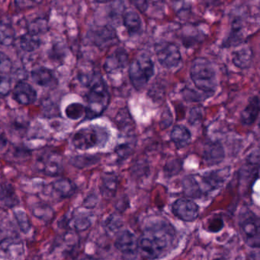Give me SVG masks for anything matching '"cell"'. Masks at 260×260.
<instances>
[{"mask_svg": "<svg viewBox=\"0 0 260 260\" xmlns=\"http://www.w3.org/2000/svg\"><path fill=\"white\" fill-rule=\"evenodd\" d=\"M175 228L163 218H157L146 224L138 238V251L150 260L162 259L176 247Z\"/></svg>", "mask_w": 260, "mask_h": 260, "instance_id": "1", "label": "cell"}, {"mask_svg": "<svg viewBox=\"0 0 260 260\" xmlns=\"http://www.w3.org/2000/svg\"><path fill=\"white\" fill-rule=\"evenodd\" d=\"M190 77L195 88L209 95H212L218 88L216 70L206 58L194 59L191 66Z\"/></svg>", "mask_w": 260, "mask_h": 260, "instance_id": "2", "label": "cell"}, {"mask_svg": "<svg viewBox=\"0 0 260 260\" xmlns=\"http://www.w3.org/2000/svg\"><path fill=\"white\" fill-rule=\"evenodd\" d=\"M90 85V91L87 94L85 117L93 119L105 112L109 105L110 94L106 83L99 75L93 76Z\"/></svg>", "mask_w": 260, "mask_h": 260, "instance_id": "3", "label": "cell"}, {"mask_svg": "<svg viewBox=\"0 0 260 260\" xmlns=\"http://www.w3.org/2000/svg\"><path fill=\"white\" fill-rule=\"evenodd\" d=\"M108 129L99 125H91L78 130L72 138V143L79 150L102 148L109 140Z\"/></svg>", "mask_w": 260, "mask_h": 260, "instance_id": "4", "label": "cell"}, {"mask_svg": "<svg viewBox=\"0 0 260 260\" xmlns=\"http://www.w3.org/2000/svg\"><path fill=\"white\" fill-rule=\"evenodd\" d=\"M129 79L136 90L147 86L154 74V63L148 53H140L130 64Z\"/></svg>", "mask_w": 260, "mask_h": 260, "instance_id": "5", "label": "cell"}, {"mask_svg": "<svg viewBox=\"0 0 260 260\" xmlns=\"http://www.w3.org/2000/svg\"><path fill=\"white\" fill-rule=\"evenodd\" d=\"M239 227L243 239L251 248L259 249L260 246V220L259 216L250 209L241 212Z\"/></svg>", "mask_w": 260, "mask_h": 260, "instance_id": "6", "label": "cell"}, {"mask_svg": "<svg viewBox=\"0 0 260 260\" xmlns=\"http://www.w3.org/2000/svg\"><path fill=\"white\" fill-rule=\"evenodd\" d=\"M156 56L159 63L166 69H175L182 62V54L177 44L160 42L155 46Z\"/></svg>", "mask_w": 260, "mask_h": 260, "instance_id": "7", "label": "cell"}, {"mask_svg": "<svg viewBox=\"0 0 260 260\" xmlns=\"http://www.w3.org/2000/svg\"><path fill=\"white\" fill-rule=\"evenodd\" d=\"M172 211L176 217L186 222H192L199 215V206L187 198L176 200L172 204Z\"/></svg>", "mask_w": 260, "mask_h": 260, "instance_id": "8", "label": "cell"}, {"mask_svg": "<svg viewBox=\"0 0 260 260\" xmlns=\"http://www.w3.org/2000/svg\"><path fill=\"white\" fill-rule=\"evenodd\" d=\"M38 171L47 176L59 175L63 171V158L60 154L55 152L44 153L37 160Z\"/></svg>", "mask_w": 260, "mask_h": 260, "instance_id": "9", "label": "cell"}, {"mask_svg": "<svg viewBox=\"0 0 260 260\" xmlns=\"http://www.w3.org/2000/svg\"><path fill=\"white\" fill-rule=\"evenodd\" d=\"M114 246L124 255H135L138 252V238L131 231H122L116 237Z\"/></svg>", "mask_w": 260, "mask_h": 260, "instance_id": "10", "label": "cell"}, {"mask_svg": "<svg viewBox=\"0 0 260 260\" xmlns=\"http://www.w3.org/2000/svg\"><path fill=\"white\" fill-rule=\"evenodd\" d=\"M183 189L185 195L192 199H200L208 194L201 175L192 174L183 178Z\"/></svg>", "mask_w": 260, "mask_h": 260, "instance_id": "11", "label": "cell"}, {"mask_svg": "<svg viewBox=\"0 0 260 260\" xmlns=\"http://www.w3.org/2000/svg\"><path fill=\"white\" fill-rule=\"evenodd\" d=\"M230 172V168L227 167L206 172L201 175L209 193L222 186L228 178Z\"/></svg>", "mask_w": 260, "mask_h": 260, "instance_id": "12", "label": "cell"}, {"mask_svg": "<svg viewBox=\"0 0 260 260\" xmlns=\"http://www.w3.org/2000/svg\"><path fill=\"white\" fill-rule=\"evenodd\" d=\"M128 54L123 48H118L106 58L104 64L105 72L109 74L119 73L126 67Z\"/></svg>", "mask_w": 260, "mask_h": 260, "instance_id": "13", "label": "cell"}, {"mask_svg": "<svg viewBox=\"0 0 260 260\" xmlns=\"http://www.w3.org/2000/svg\"><path fill=\"white\" fill-rule=\"evenodd\" d=\"M12 93L14 100L24 106L32 105L37 99L36 91L32 85L25 82L17 83Z\"/></svg>", "mask_w": 260, "mask_h": 260, "instance_id": "14", "label": "cell"}, {"mask_svg": "<svg viewBox=\"0 0 260 260\" xmlns=\"http://www.w3.org/2000/svg\"><path fill=\"white\" fill-rule=\"evenodd\" d=\"M203 157L207 165H217L224 158V150L220 142H209L205 146Z\"/></svg>", "mask_w": 260, "mask_h": 260, "instance_id": "15", "label": "cell"}, {"mask_svg": "<svg viewBox=\"0 0 260 260\" xmlns=\"http://www.w3.org/2000/svg\"><path fill=\"white\" fill-rule=\"evenodd\" d=\"M31 77L35 83L43 88H53L57 82L53 72L45 67L34 70L31 73Z\"/></svg>", "mask_w": 260, "mask_h": 260, "instance_id": "16", "label": "cell"}, {"mask_svg": "<svg viewBox=\"0 0 260 260\" xmlns=\"http://www.w3.org/2000/svg\"><path fill=\"white\" fill-rule=\"evenodd\" d=\"M260 102L258 96L250 99L241 116V123L245 126H251L258 119L259 114Z\"/></svg>", "mask_w": 260, "mask_h": 260, "instance_id": "17", "label": "cell"}, {"mask_svg": "<svg viewBox=\"0 0 260 260\" xmlns=\"http://www.w3.org/2000/svg\"><path fill=\"white\" fill-rule=\"evenodd\" d=\"M170 138L177 148H183L190 143L192 135L186 126L177 125L171 131Z\"/></svg>", "mask_w": 260, "mask_h": 260, "instance_id": "18", "label": "cell"}, {"mask_svg": "<svg viewBox=\"0 0 260 260\" xmlns=\"http://www.w3.org/2000/svg\"><path fill=\"white\" fill-rule=\"evenodd\" d=\"M119 186V179L114 173H105L102 177L101 192L105 198L111 199L114 197Z\"/></svg>", "mask_w": 260, "mask_h": 260, "instance_id": "19", "label": "cell"}, {"mask_svg": "<svg viewBox=\"0 0 260 260\" xmlns=\"http://www.w3.org/2000/svg\"><path fill=\"white\" fill-rule=\"evenodd\" d=\"M253 53L250 47H243L234 52L232 61L238 68L247 69L253 60Z\"/></svg>", "mask_w": 260, "mask_h": 260, "instance_id": "20", "label": "cell"}, {"mask_svg": "<svg viewBox=\"0 0 260 260\" xmlns=\"http://www.w3.org/2000/svg\"><path fill=\"white\" fill-rule=\"evenodd\" d=\"M18 203L13 188L9 184H0V206L9 209L17 206Z\"/></svg>", "mask_w": 260, "mask_h": 260, "instance_id": "21", "label": "cell"}, {"mask_svg": "<svg viewBox=\"0 0 260 260\" xmlns=\"http://www.w3.org/2000/svg\"><path fill=\"white\" fill-rule=\"evenodd\" d=\"M123 23L131 35H135L141 30V18L135 11L130 10L127 12L124 15Z\"/></svg>", "mask_w": 260, "mask_h": 260, "instance_id": "22", "label": "cell"}, {"mask_svg": "<svg viewBox=\"0 0 260 260\" xmlns=\"http://www.w3.org/2000/svg\"><path fill=\"white\" fill-rule=\"evenodd\" d=\"M53 191L61 198H68L74 194L76 186L71 180L68 179H59L52 183Z\"/></svg>", "mask_w": 260, "mask_h": 260, "instance_id": "23", "label": "cell"}, {"mask_svg": "<svg viewBox=\"0 0 260 260\" xmlns=\"http://www.w3.org/2000/svg\"><path fill=\"white\" fill-rule=\"evenodd\" d=\"M41 38L38 34L29 31L21 36L19 39V45L21 50L25 52H33L38 50L41 45Z\"/></svg>", "mask_w": 260, "mask_h": 260, "instance_id": "24", "label": "cell"}, {"mask_svg": "<svg viewBox=\"0 0 260 260\" xmlns=\"http://www.w3.org/2000/svg\"><path fill=\"white\" fill-rule=\"evenodd\" d=\"M116 35L114 30L109 27H103L98 29L95 34L94 41L96 45L99 47H106L110 44H112L115 39Z\"/></svg>", "mask_w": 260, "mask_h": 260, "instance_id": "25", "label": "cell"}, {"mask_svg": "<svg viewBox=\"0 0 260 260\" xmlns=\"http://www.w3.org/2000/svg\"><path fill=\"white\" fill-rule=\"evenodd\" d=\"M67 224L70 229L82 232L90 228L91 221L89 217L83 214L74 213L69 218Z\"/></svg>", "mask_w": 260, "mask_h": 260, "instance_id": "26", "label": "cell"}, {"mask_svg": "<svg viewBox=\"0 0 260 260\" xmlns=\"http://www.w3.org/2000/svg\"><path fill=\"white\" fill-rule=\"evenodd\" d=\"M15 30L12 25L0 21V44L11 46L15 41Z\"/></svg>", "mask_w": 260, "mask_h": 260, "instance_id": "27", "label": "cell"}, {"mask_svg": "<svg viewBox=\"0 0 260 260\" xmlns=\"http://www.w3.org/2000/svg\"><path fill=\"white\" fill-rule=\"evenodd\" d=\"M86 108L82 104L72 103L66 108L65 114L70 120H76L85 116Z\"/></svg>", "mask_w": 260, "mask_h": 260, "instance_id": "28", "label": "cell"}, {"mask_svg": "<svg viewBox=\"0 0 260 260\" xmlns=\"http://www.w3.org/2000/svg\"><path fill=\"white\" fill-rule=\"evenodd\" d=\"M32 213L36 218L39 219L44 220V221H49L51 219L53 216V211L50 206L44 204L35 205L32 209Z\"/></svg>", "mask_w": 260, "mask_h": 260, "instance_id": "29", "label": "cell"}, {"mask_svg": "<svg viewBox=\"0 0 260 260\" xmlns=\"http://www.w3.org/2000/svg\"><path fill=\"white\" fill-rule=\"evenodd\" d=\"M15 219L19 226L20 230L23 233H27L31 229V221L27 215L23 211L17 210L15 212Z\"/></svg>", "mask_w": 260, "mask_h": 260, "instance_id": "30", "label": "cell"}, {"mask_svg": "<svg viewBox=\"0 0 260 260\" xmlns=\"http://www.w3.org/2000/svg\"><path fill=\"white\" fill-rule=\"evenodd\" d=\"M99 160L96 156H77L73 157L72 164L76 168H85L94 165Z\"/></svg>", "mask_w": 260, "mask_h": 260, "instance_id": "31", "label": "cell"}, {"mask_svg": "<svg viewBox=\"0 0 260 260\" xmlns=\"http://www.w3.org/2000/svg\"><path fill=\"white\" fill-rule=\"evenodd\" d=\"M12 68V61L3 53H0V76L10 73Z\"/></svg>", "mask_w": 260, "mask_h": 260, "instance_id": "32", "label": "cell"}, {"mask_svg": "<svg viewBox=\"0 0 260 260\" xmlns=\"http://www.w3.org/2000/svg\"><path fill=\"white\" fill-rule=\"evenodd\" d=\"M11 81L7 76H0V99L6 97L11 91Z\"/></svg>", "mask_w": 260, "mask_h": 260, "instance_id": "33", "label": "cell"}, {"mask_svg": "<svg viewBox=\"0 0 260 260\" xmlns=\"http://www.w3.org/2000/svg\"><path fill=\"white\" fill-rule=\"evenodd\" d=\"M224 221L221 218H215L209 221L208 224V230L212 233H217L222 230L224 228Z\"/></svg>", "mask_w": 260, "mask_h": 260, "instance_id": "34", "label": "cell"}, {"mask_svg": "<svg viewBox=\"0 0 260 260\" xmlns=\"http://www.w3.org/2000/svg\"><path fill=\"white\" fill-rule=\"evenodd\" d=\"M198 93L196 92L193 89H187L184 92V96L188 101H192V102H200V101H204L205 99H208L206 95H198Z\"/></svg>", "mask_w": 260, "mask_h": 260, "instance_id": "35", "label": "cell"}, {"mask_svg": "<svg viewBox=\"0 0 260 260\" xmlns=\"http://www.w3.org/2000/svg\"><path fill=\"white\" fill-rule=\"evenodd\" d=\"M130 3L141 13H145L149 7V0H129Z\"/></svg>", "mask_w": 260, "mask_h": 260, "instance_id": "36", "label": "cell"}, {"mask_svg": "<svg viewBox=\"0 0 260 260\" xmlns=\"http://www.w3.org/2000/svg\"><path fill=\"white\" fill-rule=\"evenodd\" d=\"M40 0H15V5L21 9H27L38 5Z\"/></svg>", "mask_w": 260, "mask_h": 260, "instance_id": "37", "label": "cell"}, {"mask_svg": "<svg viewBox=\"0 0 260 260\" xmlns=\"http://www.w3.org/2000/svg\"><path fill=\"white\" fill-rule=\"evenodd\" d=\"M201 118V111L199 108H194L191 111L190 116H189V122L192 123H195V122L199 120Z\"/></svg>", "mask_w": 260, "mask_h": 260, "instance_id": "38", "label": "cell"}, {"mask_svg": "<svg viewBox=\"0 0 260 260\" xmlns=\"http://www.w3.org/2000/svg\"><path fill=\"white\" fill-rule=\"evenodd\" d=\"M8 140L6 139V136L0 133V151L4 149L6 146H7Z\"/></svg>", "mask_w": 260, "mask_h": 260, "instance_id": "39", "label": "cell"}, {"mask_svg": "<svg viewBox=\"0 0 260 260\" xmlns=\"http://www.w3.org/2000/svg\"><path fill=\"white\" fill-rule=\"evenodd\" d=\"M81 260H98L96 258L92 257V256H85V257L82 258Z\"/></svg>", "mask_w": 260, "mask_h": 260, "instance_id": "40", "label": "cell"}, {"mask_svg": "<svg viewBox=\"0 0 260 260\" xmlns=\"http://www.w3.org/2000/svg\"><path fill=\"white\" fill-rule=\"evenodd\" d=\"M94 1L97 3H106L110 1V0H94Z\"/></svg>", "mask_w": 260, "mask_h": 260, "instance_id": "41", "label": "cell"}, {"mask_svg": "<svg viewBox=\"0 0 260 260\" xmlns=\"http://www.w3.org/2000/svg\"><path fill=\"white\" fill-rule=\"evenodd\" d=\"M214 260H226V259H224V258H218V259H214Z\"/></svg>", "mask_w": 260, "mask_h": 260, "instance_id": "42", "label": "cell"}, {"mask_svg": "<svg viewBox=\"0 0 260 260\" xmlns=\"http://www.w3.org/2000/svg\"><path fill=\"white\" fill-rule=\"evenodd\" d=\"M171 1H174V2H180V1H182V0H171Z\"/></svg>", "mask_w": 260, "mask_h": 260, "instance_id": "43", "label": "cell"}, {"mask_svg": "<svg viewBox=\"0 0 260 260\" xmlns=\"http://www.w3.org/2000/svg\"><path fill=\"white\" fill-rule=\"evenodd\" d=\"M0 242H1V241H0Z\"/></svg>", "mask_w": 260, "mask_h": 260, "instance_id": "44", "label": "cell"}]
</instances>
